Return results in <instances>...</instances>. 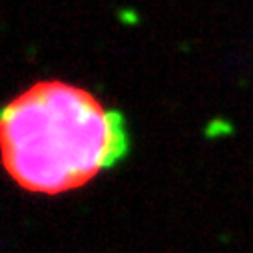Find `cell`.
<instances>
[{"label":"cell","mask_w":253,"mask_h":253,"mask_svg":"<svg viewBox=\"0 0 253 253\" xmlns=\"http://www.w3.org/2000/svg\"><path fill=\"white\" fill-rule=\"evenodd\" d=\"M0 146L18 187L60 196L114 168L128 152V130L122 114L86 88L42 80L4 108Z\"/></svg>","instance_id":"6da1fadb"}]
</instances>
